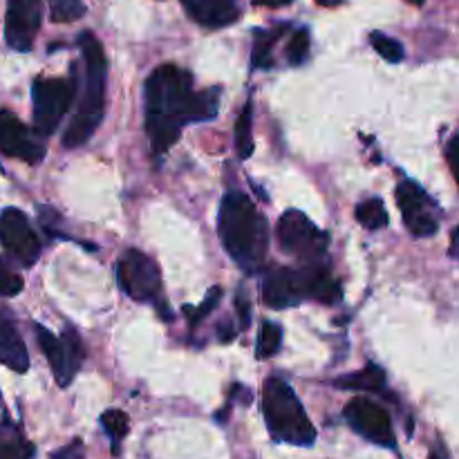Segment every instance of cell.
<instances>
[{
  "label": "cell",
  "mask_w": 459,
  "mask_h": 459,
  "mask_svg": "<svg viewBox=\"0 0 459 459\" xmlns=\"http://www.w3.org/2000/svg\"><path fill=\"white\" fill-rule=\"evenodd\" d=\"M397 204L402 209L403 224L417 238L435 236L439 229L437 204L429 197V193L420 184L403 179L397 186Z\"/></svg>",
  "instance_id": "cell-11"
},
{
  "label": "cell",
  "mask_w": 459,
  "mask_h": 459,
  "mask_svg": "<svg viewBox=\"0 0 459 459\" xmlns=\"http://www.w3.org/2000/svg\"><path fill=\"white\" fill-rule=\"evenodd\" d=\"M0 406H3V397H0Z\"/></svg>",
  "instance_id": "cell-38"
},
{
  "label": "cell",
  "mask_w": 459,
  "mask_h": 459,
  "mask_svg": "<svg viewBox=\"0 0 459 459\" xmlns=\"http://www.w3.org/2000/svg\"><path fill=\"white\" fill-rule=\"evenodd\" d=\"M348 424L368 442L384 448H394V430L388 412L366 397H354L343 411Z\"/></svg>",
  "instance_id": "cell-12"
},
{
  "label": "cell",
  "mask_w": 459,
  "mask_h": 459,
  "mask_svg": "<svg viewBox=\"0 0 459 459\" xmlns=\"http://www.w3.org/2000/svg\"><path fill=\"white\" fill-rule=\"evenodd\" d=\"M336 385L343 390H354V393H381L385 388V372L375 363H370L363 370L339 379Z\"/></svg>",
  "instance_id": "cell-17"
},
{
  "label": "cell",
  "mask_w": 459,
  "mask_h": 459,
  "mask_svg": "<svg viewBox=\"0 0 459 459\" xmlns=\"http://www.w3.org/2000/svg\"><path fill=\"white\" fill-rule=\"evenodd\" d=\"M52 459H83V444H81L79 439H74V442L67 444L65 448L54 453Z\"/></svg>",
  "instance_id": "cell-31"
},
{
  "label": "cell",
  "mask_w": 459,
  "mask_h": 459,
  "mask_svg": "<svg viewBox=\"0 0 459 459\" xmlns=\"http://www.w3.org/2000/svg\"><path fill=\"white\" fill-rule=\"evenodd\" d=\"M341 285L330 269L318 264H305L300 269L276 267L267 273L263 285V299L269 307H294L303 300H316L334 305L341 300Z\"/></svg>",
  "instance_id": "cell-4"
},
{
  "label": "cell",
  "mask_w": 459,
  "mask_h": 459,
  "mask_svg": "<svg viewBox=\"0 0 459 459\" xmlns=\"http://www.w3.org/2000/svg\"><path fill=\"white\" fill-rule=\"evenodd\" d=\"M146 133L155 152H166L182 134V128L195 121H209L218 115L220 90L195 92L191 72L166 63L143 85Z\"/></svg>",
  "instance_id": "cell-1"
},
{
  "label": "cell",
  "mask_w": 459,
  "mask_h": 459,
  "mask_svg": "<svg viewBox=\"0 0 459 459\" xmlns=\"http://www.w3.org/2000/svg\"><path fill=\"white\" fill-rule=\"evenodd\" d=\"M290 3H294V0H254V4H258V7H285Z\"/></svg>",
  "instance_id": "cell-33"
},
{
  "label": "cell",
  "mask_w": 459,
  "mask_h": 459,
  "mask_svg": "<svg viewBox=\"0 0 459 459\" xmlns=\"http://www.w3.org/2000/svg\"><path fill=\"white\" fill-rule=\"evenodd\" d=\"M251 128H254V103L249 99L245 103V108H242L236 124V151L240 160H249L251 152H254V134H251Z\"/></svg>",
  "instance_id": "cell-19"
},
{
  "label": "cell",
  "mask_w": 459,
  "mask_h": 459,
  "mask_svg": "<svg viewBox=\"0 0 459 459\" xmlns=\"http://www.w3.org/2000/svg\"><path fill=\"white\" fill-rule=\"evenodd\" d=\"M36 339H39L40 350L48 357L49 368L54 372V379H56L58 385H70L74 381L76 372H79L81 363H83L85 350L83 343H81L79 334H76L74 327H65L63 330V336H54L48 327L34 325Z\"/></svg>",
  "instance_id": "cell-8"
},
{
  "label": "cell",
  "mask_w": 459,
  "mask_h": 459,
  "mask_svg": "<svg viewBox=\"0 0 459 459\" xmlns=\"http://www.w3.org/2000/svg\"><path fill=\"white\" fill-rule=\"evenodd\" d=\"M220 240L227 254L247 272H255L264 263L269 249V224L249 195L227 193L218 218Z\"/></svg>",
  "instance_id": "cell-2"
},
{
  "label": "cell",
  "mask_w": 459,
  "mask_h": 459,
  "mask_svg": "<svg viewBox=\"0 0 459 459\" xmlns=\"http://www.w3.org/2000/svg\"><path fill=\"white\" fill-rule=\"evenodd\" d=\"M446 160H448V166H451L453 178H455V182H457V186H459V133L451 139V142H448Z\"/></svg>",
  "instance_id": "cell-30"
},
{
  "label": "cell",
  "mask_w": 459,
  "mask_h": 459,
  "mask_svg": "<svg viewBox=\"0 0 459 459\" xmlns=\"http://www.w3.org/2000/svg\"><path fill=\"white\" fill-rule=\"evenodd\" d=\"M31 446L22 437H18L16 433L12 437H3L0 435V459H30L31 457Z\"/></svg>",
  "instance_id": "cell-26"
},
{
  "label": "cell",
  "mask_w": 459,
  "mask_h": 459,
  "mask_svg": "<svg viewBox=\"0 0 459 459\" xmlns=\"http://www.w3.org/2000/svg\"><path fill=\"white\" fill-rule=\"evenodd\" d=\"M282 345V330L276 323H263L258 334V345H255V354L258 359H269L281 350Z\"/></svg>",
  "instance_id": "cell-22"
},
{
  "label": "cell",
  "mask_w": 459,
  "mask_h": 459,
  "mask_svg": "<svg viewBox=\"0 0 459 459\" xmlns=\"http://www.w3.org/2000/svg\"><path fill=\"white\" fill-rule=\"evenodd\" d=\"M263 412L267 429L276 442L291 446H312L316 429L309 421L303 403L296 397L294 388L281 377H269L264 381Z\"/></svg>",
  "instance_id": "cell-5"
},
{
  "label": "cell",
  "mask_w": 459,
  "mask_h": 459,
  "mask_svg": "<svg viewBox=\"0 0 459 459\" xmlns=\"http://www.w3.org/2000/svg\"><path fill=\"white\" fill-rule=\"evenodd\" d=\"M309 45H312V40H309L307 27H300V30H296L294 34H291L290 43H287V52H285L290 65H303V63L307 61Z\"/></svg>",
  "instance_id": "cell-24"
},
{
  "label": "cell",
  "mask_w": 459,
  "mask_h": 459,
  "mask_svg": "<svg viewBox=\"0 0 459 459\" xmlns=\"http://www.w3.org/2000/svg\"><path fill=\"white\" fill-rule=\"evenodd\" d=\"M0 152L27 164H39L45 157V146L13 112L0 110Z\"/></svg>",
  "instance_id": "cell-14"
},
{
  "label": "cell",
  "mask_w": 459,
  "mask_h": 459,
  "mask_svg": "<svg viewBox=\"0 0 459 459\" xmlns=\"http://www.w3.org/2000/svg\"><path fill=\"white\" fill-rule=\"evenodd\" d=\"M429 459H444L442 455H439V453H433V455H430Z\"/></svg>",
  "instance_id": "cell-37"
},
{
  "label": "cell",
  "mask_w": 459,
  "mask_h": 459,
  "mask_svg": "<svg viewBox=\"0 0 459 459\" xmlns=\"http://www.w3.org/2000/svg\"><path fill=\"white\" fill-rule=\"evenodd\" d=\"M0 170H3V166H0Z\"/></svg>",
  "instance_id": "cell-39"
},
{
  "label": "cell",
  "mask_w": 459,
  "mask_h": 459,
  "mask_svg": "<svg viewBox=\"0 0 459 459\" xmlns=\"http://www.w3.org/2000/svg\"><path fill=\"white\" fill-rule=\"evenodd\" d=\"M451 258H459V227L453 231L451 236V249H448Z\"/></svg>",
  "instance_id": "cell-34"
},
{
  "label": "cell",
  "mask_w": 459,
  "mask_h": 459,
  "mask_svg": "<svg viewBox=\"0 0 459 459\" xmlns=\"http://www.w3.org/2000/svg\"><path fill=\"white\" fill-rule=\"evenodd\" d=\"M43 21L40 0H7L4 40L16 52H30Z\"/></svg>",
  "instance_id": "cell-13"
},
{
  "label": "cell",
  "mask_w": 459,
  "mask_h": 459,
  "mask_svg": "<svg viewBox=\"0 0 459 459\" xmlns=\"http://www.w3.org/2000/svg\"><path fill=\"white\" fill-rule=\"evenodd\" d=\"M408 3H412V4H424L426 0H408Z\"/></svg>",
  "instance_id": "cell-36"
},
{
  "label": "cell",
  "mask_w": 459,
  "mask_h": 459,
  "mask_svg": "<svg viewBox=\"0 0 459 459\" xmlns=\"http://www.w3.org/2000/svg\"><path fill=\"white\" fill-rule=\"evenodd\" d=\"M218 336L222 343H229V341H233V336H236V327H233V321H222L218 325Z\"/></svg>",
  "instance_id": "cell-32"
},
{
  "label": "cell",
  "mask_w": 459,
  "mask_h": 459,
  "mask_svg": "<svg viewBox=\"0 0 459 459\" xmlns=\"http://www.w3.org/2000/svg\"><path fill=\"white\" fill-rule=\"evenodd\" d=\"M101 426H103V430L110 435L112 453L117 455V453H119V442L126 437V435H128V415L121 411H117V408H112V411H106L101 415Z\"/></svg>",
  "instance_id": "cell-21"
},
{
  "label": "cell",
  "mask_w": 459,
  "mask_h": 459,
  "mask_svg": "<svg viewBox=\"0 0 459 459\" xmlns=\"http://www.w3.org/2000/svg\"><path fill=\"white\" fill-rule=\"evenodd\" d=\"M182 4L193 21L209 30H220L240 18L238 0H182Z\"/></svg>",
  "instance_id": "cell-15"
},
{
  "label": "cell",
  "mask_w": 459,
  "mask_h": 459,
  "mask_svg": "<svg viewBox=\"0 0 459 459\" xmlns=\"http://www.w3.org/2000/svg\"><path fill=\"white\" fill-rule=\"evenodd\" d=\"M318 4H323V7H336V4H341L343 0H316Z\"/></svg>",
  "instance_id": "cell-35"
},
{
  "label": "cell",
  "mask_w": 459,
  "mask_h": 459,
  "mask_svg": "<svg viewBox=\"0 0 459 459\" xmlns=\"http://www.w3.org/2000/svg\"><path fill=\"white\" fill-rule=\"evenodd\" d=\"M276 236L282 251L307 264L321 263L323 255L327 254V245H330V236L323 229H318L303 211L296 209L287 211L278 220Z\"/></svg>",
  "instance_id": "cell-6"
},
{
  "label": "cell",
  "mask_w": 459,
  "mask_h": 459,
  "mask_svg": "<svg viewBox=\"0 0 459 459\" xmlns=\"http://www.w3.org/2000/svg\"><path fill=\"white\" fill-rule=\"evenodd\" d=\"M0 366L18 372V375H25L30 370V354H27L25 341L13 325L12 316H7L4 312H0Z\"/></svg>",
  "instance_id": "cell-16"
},
{
  "label": "cell",
  "mask_w": 459,
  "mask_h": 459,
  "mask_svg": "<svg viewBox=\"0 0 459 459\" xmlns=\"http://www.w3.org/2000/svg\"><path fill=\"white\" fill-rule=\"evenodd\" d=\"M370 43L379 52V56L385 58L388 63H402L403 56H406L403 45L397 39H393V36H385L384 31H372Z\"/></svg>",
  "instance_id": "cell-23"
},
{
  "label": "cell",
  "mask_w": 459,
  "mask_h": 459,
  "mask_svg": "<svg viewBox=\"0 0 459 459\" xmlns=\"http://www.w3.org/2000/svg\"><path fill=\"white\" fill-rule=\"evenodd\" d=\"M354 218L361 227L370 229V231H379V229L388 227V211H385L384 202L379 197H370V200L357 204Z\"/></svg>",
  "instance_id": "cell-20"
},
{
  "label": "cell",
  "mask_w": 459,
  "mask_h": 459,
  "mask_svg": "<svg viewBox=\"0 0 459 459\" xmlns=\"http://www.w3.org/2000/svg\"><path fill=\"white\" fill-rule=\"evenodd\" d=\"M117 281L121 291L133 300H157L161 291V273L155 260L139 249H128L117 264Z\"/></svg>",
  "instance_id": "cell-9"
},
{
  "label": "cell",
  "mask_w": 459,
  "mask_h": 459,
  "mask_svg": "<svg viewBox=\"0 0 459 459\" xmlns=\"http://www.w3.org/2000/svg\"><path fill=\"white\" fill-rule=\"evenodd\" d=\"M220 299H222V290H220V287H213V290H211L209 294H206L204 303H202L200 307H195V309L186 307V309H184V312H186V316H188V323H191V327L200 325L202 318L209 316V314L213 312L215 307H218Z\"/></svg>",
  "instance_id": "cell-27"
},
{
  "label": "cell",
  "mask_w": 459,
  "mask_h": 459,
  "mask_svg": "<svg viewBox=\"0 0 459 459\" xmlns=\"http://www.w3.org/2000/svg\"><path fill=\"white\" fill-rule=\"evenodd\" d=\"M290 30V25H276L273 30H258L255 31L254 40V52H251V65L255 70H267V67H273V45L278 43L285 31Z\"/></svg>",
  "instance_id": "cell-18"
},
{
  "label": "cell",
  "mask_w": 459,
  "mask_h": 459,
  "mask_svg": "<svg viewBox=\"0 0 459 459\" xmlns=\"http://www.w3.org/2000/svg\"><path fill=\"white\" fill-rule=\"evenodd\" d=\"M81 56H83V85L81 97L76 103V112L63 134V146L79 148L88 142L99 128L106 112V81H108V61L103 54L101 43L92 31H83L79 36Z\"/></svg>",
  "instance_id": "cell-3"
},
{
  "label": "cell",
  "mask_w": 459,
  "mask_h": 459,
  "mask_svg": "<svg viewBox=\"0 0 459 459\" xmlns=\"http://www.w3.org/2000/svg\"><path fill=\"white\" fill-rule=\"evenodd\" d=\"M236 309H238V318H240V325L242 327L249 325L251 323V299L245 290H238Z\"/></svg>",
  "instance_id": "cell-29"
},
{
  "label": "cell",
  "mask_w": 459,
  "mask_h": 459,
  "mask_svg": "<svg viewBox=\"0 0 459 459\" xmlns=\"http://www.w3.org/2000/svg\"><path fill=\"white\" fill-rule=\"evenodd\" d=\"M85 4L81 0H49V16L54 22H74L83 18Z\"/></svg>",
  "instance_id": "cell-25"
},
{
  "label": "cell",
  "mask_w": 459,
  "mask_h": 459,
  "mask_svg": "<svg viewBox=\"0 0 459 459\" xmlns=\"http://www.w3.org/2000/svg\"><path fill=\"white\" fill-rule=\"evenodd\" d=\"M0 245L22 267H31L40 258V240L22 211L4 209L0 213Z\"/></svg>",
  "instance_id": "cell-10"
},
{
  "label": "cell",
  "mask_w": 459,
  "mask_h": 459,
  "mask_svg": "<svg viewBox=\"0 0 459 459\" xmlns=\"http://www.w3.org/2000/svg\"><path fill=\"white\" fill-rule=\"evenodd\" d=\"M22 291V278L0 258V296L3 299H12Z\"/></svg>",
  "instance_id": "cell-28"
},
{
  "label": "cell",
  "mask_w": 459,
  "mask_h": 459,
  "mask_svg": "<svg viewBox=\"0 0 459 459\" xmlns=\"http://www.w3.org/2000/svg\"><path fill=\"white\" fill-rule=\"evenodd\" d=\"M76 97V76L70 79H36L31 88L34 99V133L49 137L58 128L70 103Z\"/></svg>",
  "instance_id": "cell-7"
}]
</instances>
